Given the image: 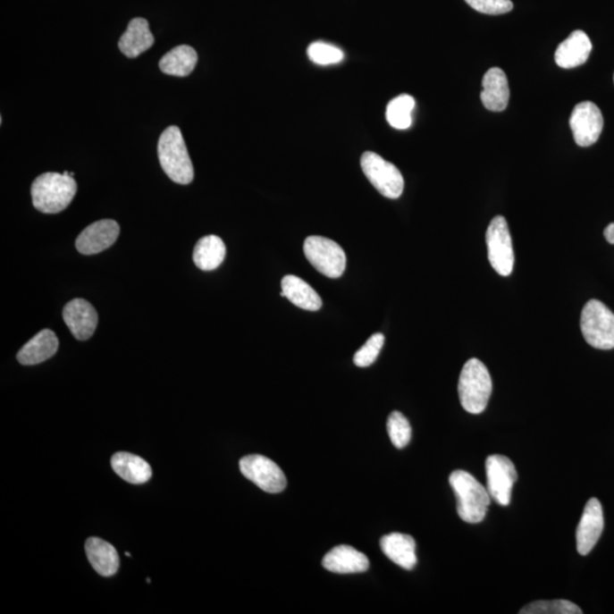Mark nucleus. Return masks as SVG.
<instances>
[{"mask_svg":"<svg viewBox=\"0 0 614 614\" xmlns=\"http://www.w3.org/2000/svg\"><path fill=\"white\" fill-rule=\"evenodd\" d=\"M387 432L396 449H404L411 441L412 429L408 420L402 413L394 411L387 420Z\"/></svg>","mask_w":614,"mask_h":614,"instance_id":"nucleus-28","label":"nucleus"},{"mask_svg":"<svg viewBox=\"0 0 614 614\" xmlns=\"http://www.w3.org/2000/svg\"><path fill=\"white\" fill-rule=\"evenodd\" d=\"M450 484L458 500V515L467 524H479L487 515L491 505V495L469 472L453 471Z\"/></svg>","mask_w":614,"mask_h":614,"instance_id":"nucleus-2","label":"nucleus"},{"mask_svg":"<svg viewBox=\"0 0 614 614\" xmlns=\"http://www.w3.org/2000/svg\"><path fill=\"white\" fill-rule=\"evenodd\" d=\"M162 169L171 181L189 185L194 181V166L181 129L172 125L162 133L157 146Z\"/></svg>","mask_w":614,"mask_h":614,"instance_id":"nucleus-3","label":"nucleus"},{"mask_svg":"<svg viewBox=\"0 0 614 614\" xmlns=\"http://www.w3.org/2000/svg\"><path fill=\"white\" fill-rule=\"evenodd\" d=\"M63 319L78 341L89 340L98 324V315L95 307L82 299H75L65 305Z\"/></svg>","mask_w":614,"mask_h":614,"instance_id":"nucleus-14","label":"nucleus"},{"mask_svg":"<svg viewBox=\"0 0 614 614\" xmlns=\"http://www.w3.org/2000/svg\"><path fill=\"white\" fill-rule=\"evenodd\" d=\"M380 547L395 565L405 570L415 569L416 566V544L409 534L392 533L386 534L380 541Z\"/></svg>","mask_w":614,"mask_h":614,"instance_id":"nucleus-17","label":"nucleus"},{"mask_svg":"<svg viewBox=\"0 0 614 614\" xmlns=\"http://www.w3.org/2000/svg\"><path fill=\"white\" fill-rule=\"evenodd\" d=\"M304 254L308 262L325 277L337 279L346 269L344 249L337 242L320 236H311L304 242Z\"/></svg>","mask_w":614,"mask_h":614,"instance_id":"nucleus-6","label":"nucleus"},{"mask_svg":"<svg viewBox=\"0 0 614 614\" xmlns=\"http://www.w3.org/2000/svg\"><path fill=\"white\" fill-rule=\"evenodd\" d=\"M113 470L125 482L140 484L152 478V467L144 458L135 454L120 452L113 455L111 459Z\"/></svg>","mask_w":614,"mask_h":614,"instance_id":"nucleus-23","label":"nucleus"},{"mask_svg":"<svg viewBox=\"0 0 614 614\" xmlns=\"http://www.w3.org/2000/svg\"><path fill=\"white\" fill-rule=\"evenodd\" d=\"M492 383L486 366L471 358L463 366L458 379V396L462 408L471 415H480L490 402Z\"/></svg>","mask_w":614,"mask_h":614,"instance_id":"nucleus-4","label":"nucleus"},{"mask_svg":"<svg viewBox=\"0 0 614 614\" xmlns=\"http://www.w3.org/2000/svg\"><path fill=\"white\" fill-rule=\"evenodd\" d=\"M125 555H127L128 558H130V557H131L130 553H128V552L125 553Z\"/></svg>","mask_w":614,"mask_h":614,"instance_id":"nucleus-33","label":"nucleus"},{"mask_svg":"<svg viewBox=\"0 0 614 614\" xmlns=\"http://www.w3.org/2000/svg\"><path fill=\"white\" fill-rule=\"evenodd\" d=\"M154 45V36L149 30L147 20L137 18L130 21L127 31L120 38L119 48L125 56L136 58Z\"/></svg>","mask_w":614,"mask_h":614,"instance_id":"nucleus-21","label":"nucleus"},{"mask_svg":"<svg viewBox=\"0 0 614 614\" xmlns=\"http://www.w3.org/2000/svg\"><path fill=\"white\" fill-rule=\"evenodd\" d=\"M604 237L609 244L614 245V223H610L608 227L604 229Z\"/></svg>","mask_w":614,"mask_h":614,"instance_id":"nucleus-32","label":"nucleus"},{"mask_svg":"<svg viewBox=\"0 0 614 614\" xmlns=\"http://www.w3.org/2000/svg\"><path fill=\"white\" fill-rule=\"evenodd\" d=\"M58 342L55 332L52 330H41L31 341L20 349L18 361L23 366H36L47 361L56 354Z\"/></svg>","mask_w":614,"mask_h":614,"instance_id":"nucleus-19","label":"nucleus"},{"mask_svg":"<svg viewBox=\"0 0 614 614\" xmlns=\"http://www.w3.org/2000/svg\"><path fill=\"white\" fill-rule=\"evenodd\" d=\"M86 553L95 571L103 577H112L118 572L119 554L110 543L91 537L86 543Z\"/></svg>","mask_w":614,"mask_h":614,"instance_id":"nucleus-20","label":"nucleus"},{"mask_svg":"<svg viewBox=\"0 0 614 614\" xmlns=\"http://www.w3.org/2000/svg\"><path fill=\"white\" fill-rule=\"evenodd\" d=\"M120 225L114 220H100L88 225L77 238L75 248L83 255H94L110 248L118 240Z\"/></svg>","mask_w":614,"mask_h":614,"instance_id":"nucleus-12","label":"nucleus"},{"mask_svg":"<svg viewBox=\"0 0 614 614\" xmlns=\"http://www.w3.org/2000/svg\"><path fill=\"white\" fill-rule=\"evenodd\" d=\"M383 342H385V337L383 333H374V336H371L365 346L355 354L354 365L360 367L374 365L383 349Z\"/></svg>","mask_w":614,"mask_h":614,"instance_id":"nucleus-30","label":"nucleus"},{"mask_svg":"<svg viewBox=\"0 0 614 614\" xmlns=\"http://www.w3.org/2000/svg\"><path fill=\"white\" fill-rule=\"evenodd\" d=\"M308 58L317 65L338 64L344 60V52L336 46L315 41L307 49Z\"/></svg>","mask_w":614,"mask_h":614,"instance_id":"nucleus-29","label":"nucleus"},{"mask_svg":"<svg viewBox=\"0 0 614 614\" xmlns=\"http://www.w3.org/2000/svg\"><path fill=\"white\" fill-rule=\"evenodd\" d=\"M604 517L603 509L600 500L591 499L585 507L582 519H580L576 541H577L578 553L587 555L594 549L603 533Z\"/></svg>","mask_w":614,"mask_h":614,"instance_id":"nucleus-13","label":"nucleus"},{"mask_svg":"<svg viewBox=\"0 0 614 614\" xmlns=\"http://www.w3.org/2000/svg\"><path fill=\"white\" fill-rule=\"evenodd\" d=\"M198 53L193 47L187 45L178 46L170 50L160 61V69L163 73L174 75V77H187L193 72L198 64Z\"/></svg>","mask_w":614,"mask_h":614,"instance_id":"nucleus-25","label":"nucleus"},{"mask_svg":"<svg viewBox=\"0 0 614 614\" xmlns=\"http://www.w3.org/2000/svg\"><path fill=\"white\" fill-rule=\"evenodd\" d=\"M487 491L496 503L508 507L517 472L511 459L504 455H491L486 459Z\"/></svg>","mask_w":614,"mask_h":614,"instance_id":"nucleus-10","label":"nucleus"},{"mask_svg":"<svg viewBox=\"0 0 614 614\" xmlns=\"http://www.w3.org/2000/svg\"><path fill=\"white\" fill-rule=\"evenodd\" d=\"M282 291L280 296L287 298L299 308L307 311H319L323 307V299L304 280L296 275H286L282 280Z\"/></svg>","mask_w":614,"mask_h":614,"instance_id":"nucleus-22","label":"nucleus"},{"mask_svg":"<svg viewBox=\"0 0 614 614\" xmlns=\"http://www.w3.org/2000/svg\"><path fill=\"white\" fill-rule=\"evenodd\" d=\"M590 37L582 30H576L559 45L555 62L562 69H574L586 63L592 53Z\"/></svg>","mask_w":614,"mask_h":614,"instance_id":"nucleus-16","label":"nucleus"},{"mask_svg":"<svg viewBox=\"0 0 614 614\" xmlns=\"http://www.w3.org/2000/svg\"><path fill=\"white\" fill-rule=\"evenodd\" d=\"M416 100L412 96L404 94L391 100L386 110V119L391 127L398 130H407L412 125V112Z\"/></svg>","mask_w":614,"mask_h":614,"instance_id":"nucleus-26","label":"nucleus"},{"mask_svg":"<svg viewBox=\"0 0 614 614\" xmlns=\"http://www.w3.org/2000/svg\"><path fill=\"white\" fill-rule=\"evenodd\" d=\"M361 168L367 181L387 198L398 199L404 190V179L392 163L383 160L378 154L366 152L361 157Z\"/></svg>","mask_w":614,"mask_h":614,"instance_id":"nucleus-7","label":"nucleus"},{"mask_svg":"<svg viewBox=\"0 0 614 614\" xmlns=\"http://www.w3.org/2000/svg\"><path fill=\"white\" fill-rule=\"evenodd\" d=\"M603 124L602 112L594 103H579L571 113L570 128L580 147L594 145L602 133Z\"/></svg>","mask_w":614,"mask_h":614,"instance_id":"nucleus-11","label":"nucleus"},{"mask_svg":"<svg viewBox=\"0 0 614 614\" xmlns=\"http://www.w3.org/2000/svg\"><path fill=\"white\" fill-rule=\"evenodd\" d=\"M240 467L244 477L270 494H278L287 487L286 475L282 467L263 455L253 454L242 458Z\"/></svg>","mask_w":614,"mask_h":614,"instance_id":"nucleus-9","label":"nucleus"},{"mask_svg":"<svg viewBox=\"0 0 614 614\" xmlns=\"http://www.w3.org/2000/svg\"><path fill=\"white\" fill-rule=\"evenodd\" d=\"M488 260L492 269L502 277H509L515 266L512 238L509 235L507 220L502 215L495 216L486 232Z\"/></svg>","mask_w":614,"mask_h":614,"instance_id":"nucleus-8","label":"nucleus"},{"mask_svg":"<svg viewBox=\"0 0 614 614\" xmlns=\"http://www.w3.org/2000/svg\"><path fill=\"white\" fill-rule=\"evenodd\" d=\"M77 190V182L71 175L55 172L41 174L32 183L33 206L46 214H56L69 206Z\"/></svg>","mask_w":614,"mask_h":614,"instance_id":"nucleus-1","label":"nucleus"},{"mask_svg":"<svg viewBox=\"0 0 614 614\" xmlns=\"http://www.w3.org/2000/svg\"><path fill=\"white\" fill-rule=\"evenodd\" d=\"M323 566L333 574H360L369 569V559L354 547L340 545L324 555Z\"/></svg>","mask_w":614,"mask_h":614,"instance_id":"nucleus-15","label":"nucleus"},{"mask_svg":"<svg viewBox=\"0 0 614 614\" xmlns=\"http://www.w3.org/2000/svg\"><path fill=\"white\" fill-rule=\"evenodd\" d=\"M583 610L567 600L536 601L521 610L520 614H580Z\"/></svg>","mask_w":614,"mask_h":614,"instance_id":"nucleus-27","label":"nucleus"},{"mask_svg":"<svg viewBox=\"0 0 614 614\" xmlns=\"http://www.w3.org/2000/svg\"><path fill=\"white\" fill-rule=\"evenodd\" d=\"M225 245L220 237L215 235L200 238L194 249V263L198 269L213 271L217 269L225 257Z\"/></svg>","mask_w":614,"mask_h":614,"instance_id":"nucleus-24","label":"nucleus"},{"mask_svg":"<svg viewBox=\"0 0 614 614\" xmlns=\"http://www.w3.org/2000/svg\"><path fill=\"white\" fill-rule=\"evenodd\" d=\"M483 87L480 99L484 106L492 112H503L509 100V82L504 71L500 68L488 70L483 79Z\"/></svg>","mask_w":614,"mask_h":614,"instance_id":"nucleus-18","label":"nucleus"},{"mask_svg":"<svg viewBox=\"0 0 614 614\" xmlns=\"http://www.w3.org/2000/svg\"><path fill=\"white\" fill-rule=\"evenodd\" d=\"M585 341L597 349H614V315L609 307L597 299L585 305L580 317Z\"/></svg>","mask_w":614,"mask_h":614,"instance_id":"nucleus-5","label":"nucleus"},{"mask_svg":"<svg viewBox=\"0 0 614 614\" xmlns=\"http://www.w3.org/2000/svg\"><path fill=\"white\" fill-rule=\"evenodd\" d=\"M474 10L488 15H500L513 10L511 0H466Z\"/></svg>","mask_w":614,"mask_h":614,"instance_id":"nucleus-31","label":"nucleus"}]
</instances>
